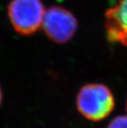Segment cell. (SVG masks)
<instances>
[{
  "label": "cell",
  "mask_w": 127,
  "mask_h": 128,
  "mask_svg": "<svg viewBox=\"0 0 127 128\" xmlns=\"http://www.w3.org/2000/svg\"><path fill=\"white\" fill-rule=\"evenodd\" d=\"M76 106L79 113L91 121H100L113 110L115 100L110 88L99 83L84 85L78 91Z\"/></svg>",
  "instance_id": "1"
},
{
  "label": "cell",
  "mask_w": 127,
  "mask_h": 128,
  "mask_svg": "<svg viewBox=\"0 0 127 128\" xmlns=\"http://www.w3.org/2000/svg\"><path fill=\"white\" fill-rule=\"evenodd\" d=\"M45 10L41 0H11L8 6V16L15 31L27 36L42 26Z\"/></svg>",
  "instance_id": "2"
},
{
  "label": "cell",
  "mask_w": 127,
  "mask_h": 128,
  "mask_svg": "<svg viewBox=\"0 0 127 128\" xmlns=\"http://www.w3.org/2000/svg\"><path fill=\"white\" fill-rule=\"evenodd\" d=\"M41 27L52 42L64 44L74 37L78 23L69 10L61 6H51L45 10Z\"/></svg>",
  "instance_id": "3"
},
{
  "label": "cell",
  "mask_w": 127,
  "mask_h": 128,
  "mask_svg": "<svg viewBox=\"0 0 127 128\" xmlns=\"http://www.w3.org/2000/svg\"><path fill=\"white\" fill-rule=\"evenodd\" d=\"M108 40L127 46V0H119L105 13Z\"/></svg>",
  "instance_id": "4"
},
{
  "label": "cell",
  "mask_w": 127,
  "mask_h": 128,
  "mask_svg": "<svg viewBox=\"0 0 127 128\" xmlns=\"http://www.w3.org/2000/svg\"><path fill=\"white\" fill-rule=\"evenodd\" d=\"M107 128H127V116H118L113 119Z\"/></svg>",
  "instance_id": "5"
},
{
  "label": "cell",
  "mask_w": 127,
  "mask_h": 128,
  "mask_svg": "<svg viewBox=\"0 0 127 128\" xmlns=\"http://www.w3.org/2000/svg\"><path fill=\"white\" fill-rule=\"evenodd\" d=\"M2 100V91L1 86H0V105H1Z\"/></svg>",
  "instance_id": "6"
},
{
  "label": "cell",
  "mask_w": 127,
  "mask_h": 128,
  "mask_svg": "<svg viewBox=\"0 0 127 128\" xmlns=\"http://www.w3.org/2000/svg\"><path fill=\"white\" fill-rule=\"evenodd\" d=\"M126 110H127V101H126Z\"/></svg>",
  "instance_id": "7"
}]
</instances>
